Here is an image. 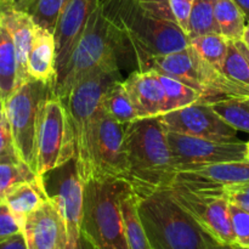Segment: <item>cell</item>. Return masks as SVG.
<instances>
[{
    "label": "cell",
    "instance_id": "1",
    "mask_svg": "<svg viewBox=\"0 0 249 249\" xmlns=\"http://www.w3.org/2000/svg\"><path fill=\"white\" fill-rule=\"evenodd\" d=\"M104 11L117 29L122 55L134 56L139 70L156 56L182 50L190 39L177 23L143 11L135 0H101Z\"/></svg>",
    "mask_w": 249,
    "mask_h": 249
},
{
    "label": "cell",
    "instance_id": "2",
    "mask_svg": "<svg viewBox=\"0 0 249 249\" xmlns=\"http://www.w3.org/2000/svg\"><path fill=\"white\" fill-rule=\"evenodd\" d=\"M128 177L126 181L139 197L169 189L177 175L160 117L141 118L125 124L124 134Z\"/></svg>",
    "mask_w": 249,
    "mask_h": 249
},
{
    "label": "cell",
    "instance_id": "3",
    "mask_svg": "<svg viewBox=\"0 0 249 249\" xmlns=\"http://www.w3.org/2000/svg\"><path fill=\"white\" fill-rule=\"evenodd\" d=\"M117 61L95 68L79 80L65 99L74 138V163L83 182L92 178V155L101 100L107 88L121 80Z\"/></svg>",
    "mask_w": 249,
    "mask_h": 249
},
{
    "label": "cell",
    "instance_id": "4",
    "mask_svg": "<svg viewBox=\"0 0 249 249\" xmlns=\"http://www.w3.org/2000/svg\"><path fill=\"white\" fill-rule=\"evenodd\" d=\"M138 213L152 249H206L215 241L167 190L138 196Z\"/></svg>",
    "mask_w": 249,
    "mask_h": 249
},
{
    "label": "cell",
    "instance_id": "5",
    "mask_svg": "<svg viewBox=\"0 0 249 249\" xmlns=\"http://www.w3.org/2000/svg\"><path fill=\"white\" fill-rule=\"evenodd\" d=\"M130 189L122 179L84 182L80 233L96 249H128L121 201Z\"/></svg>",
    "mask_w": 249,
    "mask_h": 249
},
{
    "label": "cell",
    "instance_id": "6",
    "mask_svg": "<svg viewBox=\"0 0 249 249\" xmlns=\"http://www.w3.org/2000/svg\"><path fill=\"white\" fill-rule=\"evenodd\" d=\"M121 55L119 36L100 0L88 18L65 70L56 80L53 94L65 101L71 89L88 73L104 63L118 62Z\"/></svg>",
    "mask_w": 249,
    "mask_h": 249
},
{
    "label": "cell",
    "instance_id": "7",
    "mask_svg": "<svg viewBox=\"0 0 249 249\" xmlns=\"http://www.w3.org/2000/svg\"><path fill=\"white\" fill-rule=\"evenodd\" d=\"M156 71L175 78L199 92L202 104H213L229 97L249 96V88L229 79L220 70L207 62L191 45L146 61L139 71Z\"/></svg>",
    "mask_w": 249,
    "mask_h": 249
},
{
    "label": "cell",
    "instance_id": "8",
    "mask_svg": "<svg viewBox=\"0 0 249 249\" xmlns=\"http://www.w3.org/2000/svg\"><path fill=\"white\" fill-rule=\"evenodd\" d=\"M53 94L48 83L28 79L19 84L4 101V114L9 123L18 158L36 173V130L44 101Z\"/></svg>",
    "mask_w": 249,
    "mask_h": 249
},
{
    "label": "cell",
    "instance_id": "9",
    "mask_svg": "<svg viewBox=\"0 0 249 249\" xmlns=\"http://www.w3.org/2000/svg\"><path fill=\"white\" fill-rule=\"evenodd\" d=\"M36 146V174L41 178L74 158V138L67 108L55 94L41 106Z\"/></svg>",
    "mask_w": 249,
    "mask_h": 249
},
{
    "label": "cell",
    "instance_id": "10",
    "mask_svg": "<svg viewBox=\"0 0 249 249\" xmlns=\"http://www.w3.org/2000/svg\"><path fill=\"white\" fill-rule=\"evenodd\" d=\"M168 194L218 242L235 245L229 202L225 194L199 192L173 184Z\"/></svg>",
    "mask_w": 249,
    "mask_h": 249
},
{
    "label": "cell",
    "instance_id": "11",
    "mask_svg": "<svg viewBox=\"0 0 249 249\" xmlns=\"http://www.w3.org/2000/svg\"><path fill=\"white\" fill-rule=\"evenodd\" d=\"M160 121L165 130L172 133L225 142L240 141L237 130L229 125L209 104L196 102L170 111L160 116Z\"/></svg>",
    "mask_w": 249,
    "mask_h": 249
},
{
    "label": "cell",
    "instance_id": "12",
    "mask_svg": "<svg viewBox=\"0 0 249 249\" xmlns=\"http://www.w3.org/2000/svg\"><path fill=\"white\" fill-rule=\"evenodd\" d=\"M167 140L177 170L214 163L245 160L246 142L207 140L167 131Z\"/></svg>",
    "mask_w": 249,
    "mask_h": 249
},
{
    "label": "cell",
    "instance_id": "13",
    "mask_svg": "<svg viewBox=\"0 0 249 249\" xmlns=\"http://www.w3.org/2000/svg\"><path fill=\"white\" fill-rule=\"evenodd\" d=\"M125 124H121L100 112L94 140L91 179H122L126 181Z\"/></svg>",
    "mask_w": 249,
    "mask_h": 249
},
{
    "label": "cell",
    "instance_id": "14",
    "mask_svg": "<svg viewBox=\"0 0 249 249\" xmlns=\"http://www.w3.org/2000/svg\"><path fill=\"white\" fill-rule=\"evenodd\" d=\"M246 182H249V162L233 160L184 168L177 173L173 184L194 191L224 194L225 187Z\"/></svg>",
    "mask_w": 249,
    "mask_h": 249
},
{
    "label": "cell",
    "instance_id": "15",
    "mask_svg": "<svg viewBox=\"0 0 249 249\" xmlns=\"http://www.w3.org/2000/svg\"><path fill=\"white\" fill-rule=\"evenodd\" d=\"M57 170L60 173L53 178L55 194L49 195V198L55 203L65 221L68 241H75L80 236L84 182L78 175L74 160L57 168Z\"/></svg>",
    "mask_w": 249,
    "mask_h": 249
},
{
    "label": "cell",
    "instance_id": "16",
    "mask_svg": "<svg viewBox=\"0 0 249 249\" xmlns=\"http://www.w3.org/2000/svg\"><path fill=\"white\" fill-rule=\"evenodd\" d=\"M22 233L27 249H65L68 242L65 221L50 198L24 219Z\"/></svg>",
    "mask_w": 249,
    "mask_h": 249
},
{
    "label": "cell",
    "instance_id": "17",
    "mask_svg": "<svg viewBox=\"0 0 249 249\" xmlns=\"http://www.w3.org/2000/svg\"><path fill=\"white\" fill-rule=\"evenodd\" d=\"M99 2L100 0H65L53 32L57 71L56 80L65 70L88 18Z\"/></svg>",
    "mask_w": 249,
    "mask_h": 249
},
{
    "label": "cell",
    "instance_id": "18",
    "mask_svg": "<svg viewBox=\"0 0 249 249\" xmlns=\"http://www.w3.org/2000/svg\"><path fill=\"white\" fill-rule=\"evenodd\" d=\"M138 119L164 114L165 92L156 71H134L123 79Z\"/></svg>",
    "mask_w": 249,
    "mask_h": 249
},
{
    "label": "cell",
    "instance_id": "19",
    "mask_svg": "<svg viewBox=\"0 0 249 249\" xmlns=\"http://www.w3.org/2000/svg\"><path fill=\"white\" fill-rule=\"evenodd\" d=\"M56 44L53 33L36 24L27 60V78L55 87Z\"/></svg>",
    "mask_w": 249,
    "mask_h": 249
},
{
    "label": "cell",
    "instance_id": "20",
    "mask_svg": "<svg viewBox=\"0 0 249 249\" xmlns=\"http://www.w3.org/2000/svg\"><path fill=\"white\" fill-rule=\"evenodd\" d=\"M0 21L9 32L14 43L17 60L18 85L28 80L27 78V60L31 50L32 39L36 23L28 14L15 6L0 7Z\"/></svg>",
    "mask_w": 249,
    "mask_h": 249
},
{
    "label": "cell",
    "instance_id": "21",
    "mask_svg": "<svg viewBox=\"0 0 249 249\" xmlns=\"http://www.w3.org/2000/svg\"><path fill=\"white\" fill-rule=\"evenodd\" d=\"M48 198L49 195L46 192L44 180L39 177L32 181L19 184L6 195L4 201L22 229L24 219L38 209Z\"/></svg>",
    "mask_w": 249,
    "mask_h": 249
},
{
    "label": "cell",
    "instance_id": "22",
    "mask_svg": "<svg viewBox=\"0 0 249 249\" xmlns=\"http://www.w3.org/2000/svg\"><path fill=\"white\" fill-rule=\"evenodd\" d=\"M124 235L128 249H152L138 213V195L129 190L121 201Z\"/></svg>",
    "mask_w": 249,
    "mask_h": 249
},
{
    "label": "cell",
    "instance_id": "23",
    "mask_svg": "<svg viewBox=\"0 0 249 249\" xmlns=\"http://www.w3.org/2000/svg\"><path fill=\"white\" fill-rule=\"evenodd\" d=\"M18 87L17 60L9 32L0 21V96L7 99Z\"/></svg>",
    "mask_w": 249,
    "mask_h": 249
},
{
    "label": "cell",
    "instance_id": "24",
    "mask_svg": "<svg viewBox=\"0 0 249 249\" xmlns=\"http://www.w3.org/2000/svg\"><path fill=\"white\" fill-rule=\"evenodd\" d=\"M101 109L109 118L121 124H128L138 119L130 97L123 85V79L117 80L107 88L101 100Z\"/></svg>",
    "mask_w": 249,
    "mask_h": 249
},
{
    "label": "cell",
    "instance_id": "25",
    "mask_svg": "<svg viewBox=\"0 0 249 249\" xmlns=\"http://www.w3.org/2000/svg\"><path fill=\"white\" fill-rule=\"evenodd\" d=\"M215 21L219 33L226 40H241L247 22L233 0H216Z\"/></svg>",
    "mask_w": 249,
    "mask_h": 249
},
{
    "label": "cell",
    "instance_id": "26",
    "mask_svg": "<svg viewBox=\"0 0 249 249\" xmlns=\"http://www.w3.org/2000/svg\"><path fill=\"white\" fill-rule=\"evenodd\" d=\"M63 4L65 0H19L14 6L28 14L34 23L53 33Z\"/></svg>",
    "mask_w": 249,
    "mask_h": 249
},
{
    "label": "cell",
    "instance_id": "27",
    "mask_svg": "<svg viewBox=\"0 0 249 249\" xmlns=\"http://www.w3.org/2000/svg\"><path fill=\"white\" fill-rule=\"evenodd\" d=\"M216 0H194L187 26L189 39L204 34L219 33L215 21Z\"/></svg>",
    "mask_w": 249,
    "mask_h": 249
},
{
    "label": "cell",
    "instance_id": "28",
    "mask_svg": "<svg viewBox=\"0 0 249 249\" xmlns=\"http://www.w3.org/2000/svg\"><path fill=\"white\" fill-rule=\"evenodd\" d=\"M209 105L235 130L249 133V96L229 97Z\"/></svg>",
    "mask_w": 249,
    "mask_h": 249
},
{
    "label": "cell",
    "instance_id": "29",
    "mask_svg": "<svg viewBox=\"0 0 249 249\" xmlns=\"http://www.w3.org/2000/svg\"><path fill=\"white\" fill-rule=\"evenodd\" d=\"M158 78H160L165 92L164 113L202 101V96L199 92H197L192 88L187 87L180 80L160 74V73H158Z\"/></svg>",
    "mask_w": 249,
    "mask_h": 249
},
{
    "label": "cell",
    "instance_id": "30",
    "mask_svg": "<svg viewBox=\"0 0 249 249\" xmlns=\"http://www.w3.org/2000/svg\"><path fill=\"white\" fill-rule=\"evenodd\" d=\"M228 43L221 34L211 33L190 39V45L215 68L221 71L224 58H225Z\"/></svg>",
    "mask_w": 249,
    "mask_h": 249
},
{
    "label": "cell",
    "instance_id": "31",
    "mask_svg": "<svg viewBox=\"0 0 249 249\" xmlns=\"http://www.w3.org/2000/svg\"><path fill=\"white\" fill-rule=\"evenodd\" d=\"M36 178L39 175L22 160L0 163V202L4 201L6 195L19 184L32 181Z\"/></svg>",
    "mask_w": 249,
    "mask_h": 249
},
{
    "label": "cell",
    "instance_id": "32",
    "mask_svg": "<svg viewBox=\"0 0 249 249\" xmlns=\"http://www.w3.org/2000/svg\"><path fill=\"white\" fill-rule=\"evenodd\" d=\"M221 72L233 82L249 88V62L236 46L235 41H229Z\"/></svg>",
    "mask_w": 249,
    "mask_h": 249
},
{
    "label": "cell",
    "instance_id": "33",
    "mask_svg": "<svg viewBox=\"0 0 249 249\" xmlns=\"http://www.w3.org/2000/svg\"><path fill=\"white\" fill-rule=\"evenodd\" d=\"M229 212L235 245L242 248H249V212L231 202L229 204Z\"/></svg>",
    "mask_w": 249,
    "mask_h": 249
},
{
    "label": "cell",
    "instance_id": "34",
    "mask_svg": "<svg viewBox=\"0 0 249 249\" xmlns=\"http://www.w3.org/2000/svg\"><path fill=\"white\" fill-rule=\"evenodd\" d=\"M21 160L15 148L9 123L4 113L0 114V163Z\"/></svg>",
    "mask_w": 249,
    "mask_h": 249
},
{
    "label": "cell",
    "instance_id": "35",
    "mask_svg": "<svg viewBox=\"0 0 249 249\" xmlns=\"http://www.w3.org/2000/svg\"><path fill=\"white\" fill-rule=\"evenodd\" d=\"M22 232L21 225L10 211L6 202H0V240Z\"/></svg>",
    "mask_w": 249,
    "mask_h": 249
},
{
    "label": "cell",
    "instance_id": "36",
    "mask_svg": "<svg viewBox=\"0 0 249 249\" xmlns=\"http://www.w3.org/2000/svg\"><path fill=\"white\" fill-rule=\"evenodd\" d=\"M194 0H169V6L172 10L174 21L185 33H187L190 14H191ZM187 36V34H186Z\"/></svg>",
    "mask_w": 249,
    "mask_h": 249
},
{
    "label": "cell",
    "instance_id": "37",
    "mask_svg": "<svg viewBox=\"0 0 249 249\" xmlns=\"http://www.w3.org/2000/svg\"><path fill=\"white\" fill-rule=\"evenodd\" d=\"M224 194L229 202L249 212V182L225 187Z\"/></svg>",
    "mask_w": 249,
    "mask_h": 249
},
{
    "label": "cell",
    "instance_id": "38",
    "mask_svg": "<svg viewBox=\"0 0 249 249\" xmlns=\"http://www.w3.org/2000/svg\"><path fill=\"white\" fill-rule=\"evenodd\" d=\"M0 249H27L23 233L18 232L14 236L0 240Z\"/></svg>",
    "mask_w": 249,
    "mask_h": 249
},
{
    "label": "cell",
    "instance_id": "39",
    "mask_svg": "<svg viewBox=\"0 0 249 249\" xmlns=\"http://www.w3.org/2000/svg\"><path fill=\"white\" fill-rule=\"evenodd\" d=\"M65 249H96L84 236L80 233L79 237L75 241H68Z\"/></svg>",
    "mask_w": 249,
    "mask_h": 249
},
{
    "label": "cell",
    "instance_id": "40",
    "mask_svg": "<svg viewBox=\"0 0 249 249\" xmlns=\"http://www.w3.org/2000/svg\"><path fill=\"white\" fill-rule=\"evenodd\" d=\"M233 2L241 10V12L245 16L246 22H249V0H233Z\"/></svg>",
    "mask_w": 249,
    "mask_h": 249
},
{
    "label": "cell",
    "instance_id": "41",
    "mask_svg": "<svg viewBox=\"0 0 249 249\" xmlns=\"http://www.w3.org/2000/svg\"><path fill=\"white\" fill-rule=\"evenodd\" d=\"M206 249H240L237 245H231V243H223L218 241H213Z\"/></svg>",
    "mask_w": 249,
    "mask_h": 249
},
{
    "label": "cell",
    "instance_id": "42",
    "mask_svg": "<svg viewBox=\"0 0 249 249\" xmlns=\"http://www.w3.org/2000/svg\"><path fill=\"white\" fill-rule=\"evenodd\" d=\"M235 44H236V46H237V48L240 49L241 53H242L243 55L246 56V58H247L248 62H249V48H248V46L246 45V44H243L241 40L235 41Z\"/></svg>",
    "mask_w": 249,
    "mask_h": 249
},
{
    "label": "cell",
    "instance_id": "43",
    "mask_svg": "<svg viewBox=\"0 0 249 249\" xmlns=\"http://www.w3.org/2000/svg\"><path fill=\"white\" fill-rule=\"evenodd\" d=\"M241 41H242L243 44H246V45L249 48V22L246 23V27H245V31H243V34H242V38H241Z\"/></svg>",
    "mask_w": 249,
    "mask_h": 249
},
{
    "label": "cell",
    "instance_id": "44",
    "mask_svg": "<svg viewBox=\"0 0 249 249\" xmlns=\"http://www.w3.org/2000/svg\"><path fill=\"white\" fill-rule=\"evenodd\" d=\"M15 0H0V7H5V6H14Z\"/></svg>",
    "mask_w": 249,
    "mask_h": 249
},
{
    "label": "cell",
    "instance_id": "45",
    "mask_svg": "<svg viewBox=\"0 0 249 249\" xmlns=\"http://www.w3.org/2000/svg\"><path fill=\"white\" fill-rule=\"evenodd\" d=\"M245 160L249 162V141L246 142V151H245Z\"/></svg>",
    "mask_w": 249,
    "mask_h": 249
},
{
    "label": "cell",
    "instance_id": "46",
    "mask_svg": "<svg viewBox=\"0 0 249 249\" xmlns=\"http://www.w3.org/2000/svg\"><path fill=\"white\" fill-rule=\"evenodd\" d=\"M4 113V101H2L1 96H0V114Z\"/></svg>",
    "mask_w": 249,
    "mask_h": 249
},
{
    "label": "cell",
    "instance_id": "47",
    "mask_svg": "<svg viewBox=\"0 0 249 249\" xmlns=\"http://www.w3.org/2000/svg\"><path fill=\"white\" fill-rule=\"evenodd\" d=\"M17 1H19V0H15V2H14V5H15V4H16V2H17Z\"/></svg>",
    "mask_w": 249,
    "mask_h": 249
},
{
    "label": "cell",
    "instance_id": "48",
    "mask_svg": "<svg viewBox=\"0 0 249 249\" xmlns=\"http://www.w3.org/2000/svg\"><path fill=\"white\" fill-rule=\"evenodd\" d=\"M238 247H240V246H238ZM240 249H249V248H242V247H240Z\"/></svg>",
    "mask_w": 249,
    "mask_h": 249
}]
</instances>
